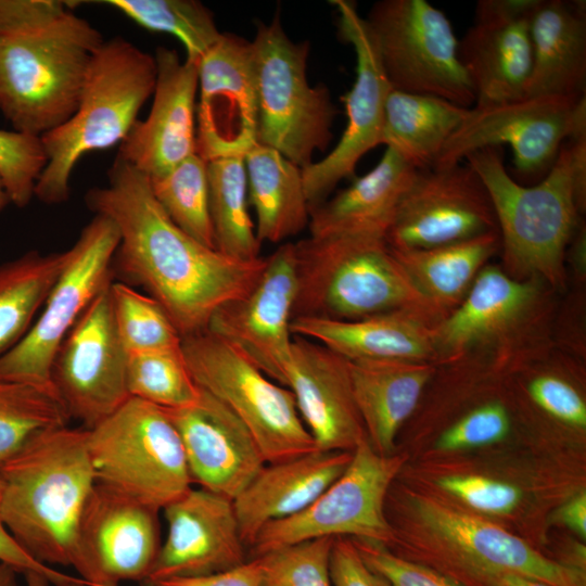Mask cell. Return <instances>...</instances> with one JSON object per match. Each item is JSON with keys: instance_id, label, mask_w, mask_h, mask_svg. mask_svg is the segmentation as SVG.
Returning a JSON list of instances; mask_svg holds the SVG:
<instances>
[{"instance_id": "obj_56", "label": "cell", "mask_w": 586, "mask_h": 586, "mask_svg": "<svg viewBox=\"0 0 586 586\" xmlns=\"http://www.w3.org/2000/svg\"><path fill=\"white\" fill-rule=\"evenodd\" d=\"M26 586H49L48 579L38 573L24 574Z\"/></svg>"}, {"instance_id": "obj_31", "label": "cell", "mask_w": 586, "mask_h": 586, "mask_svg": "<svg viewBox=\"0 0 586 586\" xmlns=\"http://www.w3.org/2000/svg\"><path fill=\"white\" fill-rule=\"evenodd\" d=\"M352 391L367 440L393 455L396 435L415 415L436 365L399 360H349Z\"/></svg>"}, {"instance_id": "obj_12", "label": "cell", "mask_w": 586, "mask_h": 586, "mask_svg": "<svg viewBox=\"0 0 586 586\" xmlns=\"http://www.w3.org/2000/svg\"><path fill=\"white\" fill-rule=\"evenodd\" d=\"M404 461L399 455H380L367 438L362 440L353 449L342 475L307 508L260 531L249 550L250 558L320 537L365 539L387 548L394 533L385 502Z\"/></svg>"}, {"instance_id": "obj_28", "label": "cell", "mask_w": 586, "mask_h": 586, "mask_svg": "<svg viewBox=\"0 0 586 586\" xmlns=\"http://www.w3.org/2000/svg\"><path fill=\"white\" fill-rule=\"evenodd\" d=\"M532 68L524 98L586 97V5L539 0L530 22Z\"/></svg>"}, {"instance_id": "obj_18", "label": "cell", "mask_w": 586, "mask_h": 586, "mask_svg": "<svg viewBox=\"0 0 586 586\" xmlns=\"http://www.w3.org/2000/svg\"><path fill=\"white\" fill-rule=\"evenodd\" d=\"M339 13V35L356 55V79L344 97L347 124L336 145L318 162L302 169L309 212L328 199L336 184L353 177L359 160L381 144L386 97L392 89L372 35L348 0H333Z\"/></svg>"}, {"instance_id": "obj_27", "label": "cell", "mask_w": 586, "mask_h": 586, "mask_svg": "<svg viewBox=\"0 0 586 586\" xmlns=\"http://www.w3.org/2000/svg\"><path fill=\"white\" fill-rule=\"evenodd\" d=\"M352 451L315 450L266 463L233 499L241 538L250 550L270 522L307 508L347 468Z\"/></svg>"}, {"instance_id": "obj_43", "label": "cell", "mask_w": 586, "mask_h": 586, "mask_svg": "<svg viewBox=\"0 0 586 586\" xmlns=\"http://www.w3.org/2000/svg\"><path fill=\"white\" fill-rule=\"evenodd\" d=\"M334 538L304 540L258 556L262 586H333L330 557Z\"/></svg>"}, {"instance_id": "obj_15", "label": "cell", "mask_w": 586, "mask_h": 586, "mask_svg": "<svg viewBox=\"0 0 586 586\" xmlns=\"http://www.w3.org/2000/svg\"><path fill=\"white\" fill-rule=\"evenodd\" d=\"M111 283L65 336L51 368L52 385L69 418L87 430L130 397L126 381L128 354L114 322Z\"/></svg>"}, {"instance_id": "obj_8", "label": "cell", "mask_w": 586, "mask_h": 586, "mask_svg": "<svg viewBox=\"0 0 586 586\" xmlns=\"http://www.w3.org/2000/svg\"><path fill=\"white\" fill-rule=\"evenodd\" d=\"M309 41L293 42L277 14L268 23L257 22L251 41L256 89L257 142L280 152L305 168L317 151H326L333 139L337 115L329 89L311 87L306 67Z\"/></svg>"}, {"instance_id": "obj_47", "label": "cell", "mask_w": 586, "mask_h": 586, "mask_svg": "<svg viewBox=\"0 0 586 586\" xmlns=\"http://www.w3.org/2000/svg\"><path fill=\"white\" fill-rule=\"evenodd\" d=\"M586 286L568 285L556 311L552 343L557 348L586 360Z\"/></svg>"}, {"instance_id": "obj_33", "label": "cell", "mask_w": 586, "mask_h": 586, "mask_svg": "<svg viewBox=\"0 0 586 586\" xmlns=\"http://www.w3.org/2000/svg\"><path fill=\"white\" fill-rule=\"evenodd\" d=\"M244 164L260 244L280 243L301 233L309 222L302 168L258 142L245 154Z\"/></svg>"}, {"instance_id": "obj_14", "label": "cell", "mask_w": 586, "mask_h": 586, "mask_svg": "<svg viewBox=\"0 0 586 586\" xmlns=\"http://www.w3.org/2000/svg\"><path fill=\"white\" fill-rule=\"evenodd\" d=\"M582 136H586V97H531L472 106L433 166L460 163L476 150L508 144L513 154L512 177L518 182H538L562 145Z\"/></svg>"}, {"instance_id": "obj_6", "label": "cell", "mask_w": 586, "mask_h": 586, "mask_svg": "<svg viewBox=\"0 0 586 586\" xmlns=\"http://www.w3.org/2000/svg\"><path fill=\"white\" fill-rule=\"evenodd\" d=\"M294 246L293 318L347 321L410 311L437 324L385 239L308 237Z\"/></svg>"}, {"instance_id": "obj_36", "label": "cell", "mask_w": 586, "mask_h": 586, "mask_svg": "<svg viewBox=\"0 0 586 586\" xmlns=\"http://www.w3.org/2000/svg\"><path fill=\"white\" fill-rule=\"evenodd\" d=\"M207 178L216 249L241 260L262 257V244L249 212L244 157L208 161Z\"/></svg>"}, {"instance_id": "obj_25", "label": "cell", "mask_w": 586, "mask_h": 586, "mask_svg": "<svg viewBox=\"0 0 586 586\" xmlns=\"http://www.w3.org/2000/svg\"><path fill=\"white\" fill-rule=\"evenodd\" d=\"M165 411L180 435L192 484L233 500L266 466L244 423L204 390L193 406Z\"/></svg>"}, {"instance_id": "obj_38", "label": "cell", "mask_w": 586, "mask_h": 586, "mask_svg": "<svg viewBox=\"0 0 586 586\" xmlns=\"http://www.w3.org/2000/svg\"><path fill=\"white\" fill-rule=\"evenodd\" d=\"M69 420L53 387L0 378V469L33 435Z\"/></svg>"}, {"instance_id": "obj_34", "label": "cell", "mask_w": 586, "mask_h": 586, "mask_svg": "<svg viewBox=\"0 0 586 586\" xmlns=\"http://www.w3.org/2000/svg\"><path fill=\"white\" fill-rule=\"evenodd\" d=\"M469 109L437 97L391 89L384 105L381 144L415 169L432 167Z\"/></svg>"}, {"instance_id": "obj_52", "label": "cell", "mask_w": 586, "mask_h": 586, "mask_svg": "<svg viewBox=\"0 0 586 586\" xmlns=\"http://www.w3.org/2000/svg\"><path fill=\"white\" fill-rule=\"evenodd\" d=\"M263 565L259 557L251 558L231 570L198 577L161 581L153 586H262Z\"/></svg>"}, {"instance_id": "obj_48", "label": "cell", "mask_w": 586, "mask_h": 586, "mask_svg": "<svg viewBox=\"0 0 586 586\" xmlns=\"http://www.w3.org/2000/svg\"><path fill=\"white\" fill-rule=\"evenodd\" d=\"M61 0H0V36L42 28L72 11Z\"/></svg>"}, {"instance_id": "obj_50", "label": "cell", "mask_w": 586, "mask_h": 586, "mask_svg": "<svg viewBox=\"0 0 586 586\" xmlns=\"http://www.w3.org/2000/svg\"><path fill=\"white\" fill-rule=\"evenodd\" d=\"M330 573L333 586H391L390 583L369 569L349 537H335Z\"/></svg>"}, {"instance_id": "obj_30", "label": "cell", "mask_w": 586, "mask_h": 586, "mask_svg": "<svg viewBox=\"0 0 586 586\" xmlns=\"http://www.w3.org/2000/svg\"><path fill=\"white\" fill-rule=\"evenodd\" d=\"M415 168L386 148L378 164L309 212V237L385 239Z\"/></svg>"}, {"instance_id": "obj_5", "label": "cell", "mask_w": 586, "mask_h": 586, "mask_svg": "<svg viewBox=\"0 0 586 586\" xmlns=\"http://www.w3.org/2000/svg\"><path fill=\"white\" fill-rule=\"evenodd\" d=\"M155 81L154 55L119 36L104 40L89 63L76 111L40 137L47 165L35 196L50 205L65 202L78 161L122 143L153 94Z\"/></svg>"}, {"instance_id": "obj_13", "label": "cell", "mask_w": 586, "mask_h": 586, "mask_svg": "<svg viewBox=\"0 0 586 586\" xmlns=\"http://www.w3.org/2000/svg\"><path fill=\"white\" fill-rule=\"evenodd\" d=\"M118 242L116 226L102 215L82 228L30 329L0 358V378L53 387L55 354L94 297L112 282Z\"/></svg>"}, {"instance_id": "obj_26", "label": "cell", "mask_w": 586, "mask_h": 586, "mask_svg": "<svg viewBox=\"0 0 586 586\" xmlns=\"http://www.w3.org/2000/svg\"><path fill=\"white\" fill-rule=\"evenodd\" d=\"M283 386L319 450L353 451L366 431L356 407L349 361L331 348L293 335Z\"/></svg>"}, {"instance_id": "obj_23", "label": "cell", "mask_w": 586, "mask_h": 586, "mask_svg": "<svg viewBox=\"0 0 586 586\" xmlns=\"http://www.w3.org/2000/svg\"><path fill=\"white\" fill-rule=\"evenodd\" d=\"M539 0H480L474 23L458 41L474 106L524 98L532 68L531 16Z\"/></svg>"}, {"instance_id": "obj_19", "label": "cell", "mask_w": 586, "mask_h": 586, "mask_svg": "<svg viewBox=\"0 0 586 586\" xmlns=\"http://www.w3.org/2000/svg\"><path fill=\"white\" fill-rule=\"evenodd\" d=\"M265 258V267L253 288L245 295L220 306L206 330L233 346L269 379L283 385L293 341L294 243L281 244Z\"/></svg>"}, {"instance_id": "obj_11", "label": "cell", "mask_w": 586, "mask_h": 586, "mask_svg": "<svg viewBox=\"0 0 586 586\" xmlns=\"http://www.w3.org/2000/svg\"><path fill=\"white\" fill-rule=\"evenodd\" d=\"M365 20L392 89L475 104L459 40L443 11L426 0H381Z\"/></svg>"}, {"instance_id": "obj_2", "label": "cell", "mask_w": 586, "mask_h": 586, "mask_svg": "<svg viewBox=\"0 0 586 586\" xmlns=\"http://www.w3.org/2000/svg\"><path fill=\"white\" fill-rule=\"evenodd\" d=\"M486 187L500 235L501 269L568 290L565 251L586 211V136L568 140L538 182L525 186L507 170L501 146L466 156Z\"/></svg>"}, {"instance_id": "obj_57", "label": "cell", "mask_w": 586, "mask_h": 586, "mask_svg": "<svg viewBox=\"0 0 586 586\" xmlns=\"http://www.w3.org/2000/svg\"><path fill=\"white\" fill-rule=\"evenodd\" d=\"M10 204V200L5 190L3 188L1 178H0V212H2Z\"/></svg>"}, {"instance_id": "obj_32", "label": "cell", "mask_w": 586, "mask_h": 586, "mask_svg": "<svg viewBox=\"0 0 586 586\" xmlns=\"http://www.w3.org/2000/svg\"><path fill=\"white\" fill-rule=\"evenodd\" d=\"M391 251L440 323L457 309L479 272L499 254L500 235L493 231L434 247Z\"/></svg>"}, {"instance_id": "obj_29", "label": "cell", "mask_w": 586, "mask_h": 586, "mask_svg": "<svg viewBox=\"0 0 586 586\" xmlns=\"http://www.w3.org/2000/svg\"><path fill=\"white\" fill-rule=\"evenodd\" d=\"M433 326L410 311L358 320L293 318V335L316 341L349 360L435 364Z\"/></svg>"}, {"instance_id": "obj_35", "label": "cell", "mask_w": 586, "mask_h": 586, "mask_svg": "<svg viewBox=\"0 0 586 586\" xmlns=\"http://www.w3.org/2000/svg\"><path fill=\"white\" fill-rule=\"evenodd\" d=\"M67 257L28 251L0 263V358L26 335Z\"/></svg>"}, {"instance_id": "obj_1", "label": "cell", "mask_w": 586, "mask_h": 586, "mask_svg": "<svg viewBox=\"0 0 586 586\" xmlns=\"http://www.w3.org/2000/svg\"><path fill=\"white\" fill-rule=\"evenodd\" d=\"M107 176L86 203L118 230L113 266L162 305L182 337L206 330L220 306L256 283L265 257L232 258L189 235L157 203L149 177L118 154Z\"/></svg>"}, {"instance_id": "obj_10", "label": "cell", "mask_w": 586, "mask_h": 586, "mask_svg": "<svg viewBox=\"0 0 586 586\" xmlns=\"http://www.w3.org/2000/svg\"><path fill=\"white\" fill-rule=\"evenodd\" d=\"M181 349L198 386L244 423L267 463L318 450L292 392L269 379L233 346L204 330L183 336Z\"/></svg>"}, {"instance_id": "obj_42", "label": "cell", "mask_w": 586, "mask_h": 586, "mask_svg": "<svg viewBox=\"0 0 586 586\" xmlns=\"http://www.w3.org/2000/svg\"><path fill=\"white\" fill-rule=\"evenodd\" d=\"M513 426L509 404L498 392L469 404L440 432L435 447L445 450L474 448L505 440Z\"/></svg>"}, {"instance_id": "obj_3", "label": "cell", "mask_w": 586, "mask_h": 586, "mask_svg": "<svg viewBox=\"0 0 586 586\" xmlns=\"http://www.w3.org/2000/svg\"><path fill=\"white\" fill-rule=\"evenodd\" d=\"M0 477L2 518L15 542L44 565L72 566L79 519L97 481L87 430L67 424L36 433Z\"/></svg>"}, {"instance_id": "obj_58", "label": "cell", "mask_w": 586, "mask_h": 586, "mask_svg": "<svg viewBox=\"0 0 586 586\" xmlns=\"http://www.w3.org/2000/svg\"><path fill=\"white\" fill-rule=\"evenodd\" d=\"M64 586H100V585H94V584L84 581L80 577L74 576V578L67 582Z\"/></svg>"}, {"instance_id": "obj_51", "label": "cell", "mask_w": 586, "mask_h": 586, "mask_svg": "<svg viewBox=\"0 0 586 586\" xmlns=\"http://www.w3.org/2000/svg\"><path fill=\"white\" fill-rule=\"evenodd\" d=\"M3 484L0 477V562L15 568L21 574L38 573L44 576L50 585L64 586L74 576L59 572L30 557L12 537L2 518Z\"/></svg>"}, {"instance_id": "obj_40", "label": "cell", "mask_w": 586, "mask_h": 586, "mask_svg": "<svg viewBox=\"0 0 586 586\" xmlns=\"http://www.w3.org/2000/svg\"><path fill=\"white\" fill-rule=\"evenodd\" d=\"M126 381L130 397L165 409L193 406L201 396L181 345L128 355Z\"/></svg>"}, {"instance_id": "obj_24", "label": "cell", "mask_w": 586, "mask_h": 586, "mask_svg": "<svg viewBox=\"0 0 586 586\" xmlns=\"http://www.w3.org/2000/svg\"><path fill=\"white\" fill-rule=\"evenodd\" d=\"M153 103L119 144L118 155L149 178L196 153L198 64L164 46L155 51Z\"/></svg>"}, {"instance_id": "obj_21", "label": "cell", "mask_w": 586, "mask_h": 586, "mask_svg": "<svg viewBox=\"0 0 586 586\" xmlns=\"http://www.w3.org/2000/svg\"><path fill=\"white\" fill-rule=\"evenodd\" d=\"M162 510L166 537L142 586L216 574L249 560L233 500L191 487Z\"/></svg>"}, {"instance_id": "obj_53", "label": "cell", "mask_w": 586, "mask_h": 586, "mask_svg": "<svg viewBox=\"0 0 586 586\" xmlns=\"http://www.w3.org/2000/svg\"><path fill=\"white\" fill-rule=\"evenodd\" d=\"M568 285L586 286V222L578 225L565 251Z\"/></svg>"}, {"instance_id": "obj_20", "label": "cell", "mask_w": 586, "mask_h": 586, "mask_svg": "<svg viewBox=\"0 0 586 586\" xmlns=\"http://www.w3.org/2000/svg\"><path fill=\"white\" fill-rule=\"evenodd\" d=\"M196 154L244 157L257 143L258 109L251 41L230 33L198 63Z\"/></svg>"}, {"instance_id": "obj_16", "label": "cell", "mask_w": 586, "mask_h": 586, "mask_svg": "<svg viewBox=\"0 0 586 586\" xmlns=\"http://www.w3.org/2000/svg\"><path fill=\"white\" fill-rule=\"evenodd\" d=\"M160 511L95 481L79 519L72 568L94 585H142L162 545Z\"/></svg>"}, {"instance_id": "obj_44", "label": "cell", "mask_w": 586, "mask_h": 586, "mask_svg": "<svg viewBox=\"0 0 586 586\" xmlns=\"http://www.w3.org/2000/svg\"><path fill=\"white\" fill-rule=\"evenodd\" d=\"M46 165L40 137L0 129V178L10 203L20 208L29 204Z\"/></svg>"}, {"instance_id": "obj_37", "label": "cell", "mask_w": 586, "mask_h": 586, "mask_svg": "<svg viewBox=\"0 0 586 586\" xmlns=\"http://www.w3.org/2000/svg\"><path fill=\"white\" fill-rule=\"evenodd\" d=\"M141 27L167 33L183 44L187 60L199 63L220 39L213 12L198 0H105Z\"/></svg>"}, {"instance_id": "obj_46", "label": "cell", "mask_w": 586, "mask_h": 586, "mask_svg": "<svg viewBox=\"0 0 586 586\" xmlns=\"http://www.w3.org/2000/svg\"><path fill=\"white\" fill-rule=\"evenodd\" d=\"M438 486L472 509L488 514L510 513L522 498L517 486L482 475H448L438 480Z\"/></svg>"}, {"instance_id": "obj_55", "label": "cell", "mask_w": 586, "mask_h": 586, "mask_svg": "<svg viewBox=\"0 0 586 586\" xmlns=\"http://www.w3.org/2000/svg\"><path fill=\"white\" fill-rule=\"evenodd\" d=\"M18 574L12 565L0 562V586H20Z\"/></svg>"}, {"instance_id": "obj_17", "label": "cell", "mask_w": 586, "mask_h": 586, "mask_svg": "<svg viewBox=\"0 0 586 586\" xmlns=\"http://www.w3.org/2000/svg\"><path fill=\"white\" fill-rule=\"evenodd\" d=\"M498 231L486 187L471 165L416 169L385 241L394 250L428 249Z\"/></svg>"}, {"instance_id": "obj_41", "label": "cell", "mask_w": 586, "mask_h": 586, "mask_svg": "<svg viewBox=\"0 0 586 586\" xmlns=\"http://www.w3.org/2000/svg\"><path fill=\"white\" fill-rule=\"evenodd\" d=\"M115 327L128 355L179 347L182 336L162 305L126 282L111 283Z\"/></svg>"}, {"instance_id": "obj_45", "label": "cell", "mask_w": 586, "mask_h": 586, "mask_svg": "<svg viewBox=\"0 0 586 586\" xmlns=\"http://www.w3.org/2000/svg\"><path fill=\"white\" fill-rule=\"evenodd\" d=\"M351 539L366 565L391 586H461L437 570L397 556L383 545Z\"/></svg>"}, {"instance_id": "obj_9", "label": "cell", "mask_w": 586, "mask_h": 586, "mask_svg": "<svg viewBox=\"0 0 586 586\" xmlns=\"http://www.w3.org/2000/svg\"><path fill=\"white\" fill-rule=\"evenodd\" d=\"M87 447L98 482L158 510L192 487L176 426L164 408L148 402L129 397L87 430Z\"/></svg>"}, {"instance_id": "obj_4", "label": "cell", "mask_w": 586, "mask_h": 586, "mask_svg": "<svg viewBox=\"0 0 586 586\" xmlns=\"http://www.w3.org/2000/svg\"><path fill=\"white\" fill-rule=\"evenodd\" d=\"M560 297L539 278L518 280L488 263L457 309L433 328L435 365L473 361L505 374L553 346Z\"/></svg>"}, {"instance_id": "obj_39", "label": "cell", "mask_w": 586, "mask_h": 586, "mask_svg": "<svg viewBox=\"0 0 586 586\" xmlns=\"http://www.w3.org/2000/svg\"><path fill=\"white\" fill-rule=\"evenodd\" d=\"M168 217L202 244L216 249L209 213L207 162L194 153L168 173L149 178Z\"/></svg>"}, {"instance_id": "obj_22", "label": "cell", "mask_w": 586, "mask_h": 586, "mask_svg": "<svg viewBox=\"0 0 586 586\" xmlns=\"http://www.w3.org/2000/svg\"><path fill=\"white\" fill-rule=\"evenodd\" d=\"M412 509L436 538L431 547L404 558L440 556L508 570L550 586H586L585 571L561 564L497 524L444 500L419 496Z\"/></svg>"}, {"instance_id": "obj_54", "label": "cell", "mask_w": 586, "mask_h": 586, "mask_svg": "<svg viewBox=\"0 0 586 586\" xmlns=\"http://www.w3.org/2000/svg\"><path fill=\"white\" fill-rule=\"evenodd\" d=\"M558 520L561 521L569 528L574 531L581 537L586 536V495L582 493L565 505H563L558 511Z\"/></svg>"}, {"instance_id": "obj_49", "label": "cell", "mask_w": 586, "mask_h": 586, "mask_svg": "<svg viewBox=\"0 0 586 586\" xmlns=\"http://www.w3.org/2000/svg\"><path fill=\"white\" fill-rule=\"evenodd\" d=\"M429 564L461 586H550L508 570L453 558L435 557Z\"/></svg>"}, {"instance_id": "obj_7", "label": "cell", "mask_w": 586, "mask_h": 586, "mask_svg": "<svg viewBox=\"0 0 586 586\" xmlns=\"http://www.w3.org/2000/svg\"><path fill=\"white\" fill-rule=\"evenodd\" d=\"M103 41L73 11L42 28L0 36V112L15 131L41 137L74 114Z\"/></svg>"}]
</instances>
